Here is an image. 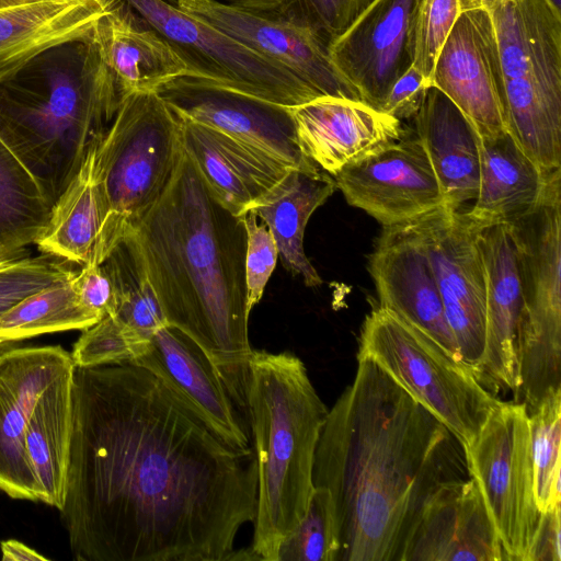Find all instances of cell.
Here are the masks:
<instances>
[{
  "mask_svg": "<svg viewBox=\"0 0 561 561\" xmlns=\"http://www.w3.org/2000/svg\"><path fill=\"white\" fill-rule=\"evenodd\" d=\"M254 453L222 443L134 364L76 367L60 516L78 561H226L253 523Z\"/></svg>",
  "mask_w": 561,
  "mask_h": 561,
  "instance_id": "cell-1",
  "label": "cell"
},
{
  "mask_svg": "<svg viewBox=\"0 0 561 561\" xmlns=\"http://www.w3.org/2000/svg\"><path fill=\"white\" fill-rule=\"evenodd\" d=\"M470 478L456 436L375 359L329 410L313 465L334 513L335 561H402L433 493Z\"/></svg>",
  "mask_w": 561,
  "mask_h": 561,
  "instance_id": "cell-2",
  "label": "cell"
},
{
  "mask_svg": "<svg viewBox=\"0 0 561 561\" xmlns=\"http://www.w3.org/2000/svg\"><path fill=\"white\" fill-rule=\"evenodd\" d=\"M129 230L167 323L206 353L247 417L254 350L242 217L216 198L183 149L162 194Z\"/></svg>",
  "mask_w": 561,
  "mask_h": 561,
  "instance_id": "cell-3",
  "label": "cell"
},
{
  "mask_svg": "<svg viewBox=\"0 0 561 561\" xmlns=\"http://www.w3.org/2000/svg\"><path fill=\"white\" fill-rule=\"evenodd\" d=\"M121 101L92 31L0 77V140L53 207L103 138Z\"/></svg>",
  "mask_w": 561,
  "mask_h": 561,
  "instance_id": "cell-4",
  "label": "cell"
},
{
  "mask_svg": "<svg viewBox=\"0 0 561 561\" xmlns=\"http://www.w3.org/2000/svg\"><path fill=\"white\" fill-rule=\"evenodd\" d=\"M328 412L299 357L253 351L247 419L257 468L251 546L256 560L277 561L280 545L307 513Z\"/></svg>",
  "mask_w": 561,
  "mask_h": 561,
  "instance_id": "cell-5",
  "label": "cell"
},
{
  "mask_svg": "<svg viewBox=\"0 0 561 561\" xmlns=\"http://www.w3.org/2000/svg\"><path fill=\"white\" fill-rule=\"evenodd\" d=\"M503 72L505 125L546 173L561 169V10L500 0L491 10Z\"/></svg>",
  "mask_w": 561,
  "mask_h": 561,
  "instance_id": "cell-6",
  "label": "cell"
},
{
  "mask_svg": "<svg viewBox=\"0 0 561 561\" xmlns=\"http://www.w3.org/2000/svg\"><path fill=\"white\" fill-rule=\"evenodd\" d=\"M182 152L181 119L156 91L122 99L95 151L103 224L94 263L101 264L159 198Z\"/></svg>",
  "mask_w": 561,
  "mask_h": 561,
  "instance_id": "cell-7",
  "label": "cell"
},
{
  "mask_svg": "<svg viewBox=\"0 0 561 561\" xmlns=\"http://www.w3.org/2000/svg\"><path fill=\"white\" fill-rule=\"evenodd\" d=\"M507 225L523 297L515 402L529 414L547 394L561 389V169L548 174L537 205Z\"/></svg>",
  "mask_w": 561,
  "mask_h": 561,
  "instance_id": "cell-8",
  "label": "cell"
},
{
  "mask_svg": "<svg viewBox=\"0 0 561 561\" xmlns=\"http://www.w3.org/2000/svg\"><path fill=\"white\" fill-rule=\"evenodd\" d=\"M357 355L375 359L463 447L501 402L465 364L382 307L365 318Z\"/></svg>",
  "mask_w": 561,
  "mask_h": 561,
  "instance_id": "cell-9",
  "label": "cell"
},
{
  "mask_svg": "<svg viewBox=\"0 0 561 561\" xmlns=\"http://www.w3.org/2000/svg\"><path fill=\"white\" fill-rule=\"evenodd\" d=\"M463 448L506 560L526 561L541 513L525 405L501 401Z\"/></svg>",
  "mask_w": 561,
  "mask_h": 561,
  "instance_id": "cell-10",
  "label": "cell"
},
{
  "mask_svg": "<svg viewBox=\"0 0 561 561\" xmlns=\"http://www.w3.org/2000/svg\"><path fill=\"white\" fill-rule=\"evenodd\" d=\"M157 31L186 62L190 75L285 105L321 98L282 65L168 0H123Z\"/></svg>",
  "mask_w": 561,
  "mask_h": 561,
  "instance_id": "cell-11",
  "label": "cell"
},
{
  "mask_svg": "<svg viewBox=\"0 0 561 561\" xmlns=\"http://www.w3.org/2000/svg\"><path fill=\"white\" fill-rule=\"evenodd\" d=\"M425 243L460 360L479 380L485 351L486 284L478 228L444 206L414 220Z\"/></svg>",
  "mask_w": 561,
  "mask_h": 561,
  "instance_id": "cell-12",
  "label": "cell"
},
{
  "mask_svg": "<svg viewBox=\"0 0 561 561\" xmlns=\"http://www.w3.org/2000/svg\"><path fill=\"white\" fill-rule=\"evenodd\" d=\"M156 92L180 117L254 146L295 169H320L299 149L289 106L193 75L176 77Z\"/></svg>",
  "mask_w": 561,
  "mask_h": 561,
  "instance_id": "cell-13",
  "label": "cell"
},
{
  "mask_svg": "<svg viewBox=\"0 0 561 561\" xmlns=\"http://www.w3.org/2000/svg\"><path fill=\"white\" fill-rule=\"evenodd\" d=\"M184 12L222 31L304 81L320 96L362 101L331 61L329 43L310 26L276 13L217 0H175Z\"/></svg>",
  "mask_w": 561,
  "mask_h": 561,
  "instance_id": "cell-14",
  "label": "cell"
},
{
  "mask_svg": "<svg viewBox=\"0 0 561 561\" xmlns=\"http://www.w3.org/2000/svg\"><path fill=\"white\" fill-rule=\"evenodd\" d=\"M347 203L383 227L414 221L444 206L427 153L416 137L380 146L332 176Z\"/></svg>",
  "mask_w": 561,
  "mask_h": 561,
  "instance_id": "cell-15",
  "label": "cell"
},
{
  "mask_svg": "<svg viewBox=\"0 0 561 561\" xmlns=\"http://www.w3.org/2000/svg\"><path fill=\"white\" fill-rule=\"evenodd\" d=\"M420 3L373 0L329 45L334 67L363 102L378 111L393 83L413 65Z\"/></svg>",
  "mask_w": 561,
  "mask_h": 561,
  "instance_id": "cell-16",
  "label": "cell"
},
{
  "mask_svg": "<svg viewBox=\"0 0 561 561\" xmlns=\"http://www.w3.org/2000/svg\"><path fill=\"white\" fill-rule=\"evenodd\" d=\"M432 85L448 96L480 136L506 129L505 91L490 11H461L436 58Z\"/></svg>",
  "mask_w": 561,
  "mask_h": 561,
  "instance_id": "cell-17",
  "label": "cell"
},
{
  "mask_svg": "<svg viewBox=\"0 0 561 561\" xmlns=\"http://www.w3.org/2000/svg\"><path fill=\"white\" fill-rule=\"evenodd\" d=\"M369 272L378 291L379 307L460 360L432 263L414 221L383 227L370 255Z\"/></svg>",
  "mask_w": 561,
  "mask_h": 561,
  "instance_id": "cell-18",
  "label": "cell"
},
{
  "mask_svg": "<svg viewBox=\"0 0 561 561\" xmlns=\"http://www.w3.org/2000/svg\"><path fill=\"white\" fill-rule=\"evenodd\" d=\"M75 367L60 345L18 346L0 355V490L12 499L38 501L26 425L43 393Z\"/></svg>",
  "mask_w": 561,
  "mask_h": 561,
  "instance_id": "cell-19",
  "label": "cell"
},
{
  "mask_svg": "<svg viewBox=\"0 0 561 561\" xmlns=\"http://www.w3.org/2000/svg\"><path fill=\"white\" fill-rule=\"evenodd\" d=\"M158 377L227 446L252 453L249 425L206 353L172 325L159 329L134 363Z\"/></svg>",
  "mask_w": 561,
  "mask_h": 561,
  "instance_id": "cell-20",
  "label": "cell"
},
{
  "mask_svg": "<svg viewBox=\"0 0 561 561\" xmlns=\"http://www.w3.org/2000/svg\"><path fill=\"white\" fill-rule=\"evenodd\" d=\"M402 561H507L476 481L439 486L426 502Z\"/></svg>",
  "mask_w": 561,
  "mask_h": 561,
  "instance_id": "cell-21",
  "label": "cell"
},
{
  "mask_svg": "<svg viewBox=\"0 0 561 561\" xmlns=\"http://www.w3.org/2000/svg\"><path fill=\"white\" fill-rule=\"evenodd\" d=\"M486 284L485 351L479 381L496 397L518 391L517 329L523 305L517 250L508 225L477 230Z\"/></svg>",
  "mask_w": 561,
  "mask_h": 561,
  "instance_id": "cell-22",
  "label": "cell"
},
{
  "mask_svg": "<svg viewBox=\"0 0 561 561\" xmlns=\"http://www.w3.org/2000/svg\"><path fill=\"white\" fill-rule=\"evenodd\" d=\"M290 110L300 151L331 176L405 134L401 121L362 101L321 96Z\"/></svg>",
  "mask_w": 561,
  "mask_h": 561,
  "instance_id": "cell-23",
  "label": "cell"
},
{
  "mask_svg": "<svg viewBox=\"0 0 561 561\" xmlns=\"http://www.w3.org/2000/svg\"><path fill=\"white\" fill-rule=\"evenodd\" d=\"M180 119L183 149L216 198L236 216L251 209L295 169L221 131Z\"/></svg>",
  "mask_w": 561,
  "mask_h": 561,
  "instance_id": "cell-24",
  "label": "cell"
},
{
  "mask_svg": "<svg viewBox=\"0 0 561 561\" xmlns=\"http://www.w3.org/2000/svg\"><path fill=\"white\" fill-rule=\"evenodd\" d=\"M416 137L422 142L439 182L444 207L463 211L479 190L480 136L459 107L431 85L415 114Z\"/></svg>",
  "mask_w": 561,
  "mask_h": 561,
  "instance_id": "cell-25",
  "label": "cell"
},
{
  "mask_svg": "<svg viewBox=\"0 0 561 561\" xmlns=\"http://www.w3.org/2000/svg\"><path fill=\"white\" fill-rule=\"evenodd\" d=\"M93 36L122 99L156 91L163 83L190 75L186 62L157 31L140 26L129 7L116 0L93 27Z\"/></svg>",
  "mask_w": 561,
  "mask_h": 561,
  "instance_id": "cell-26",
  "label": "cell"
},
{
  "mask_svg": "<svg viewBox=\"0 0 561 561\" xmlns=\"http://www.w3.org/2000/svg\"><path fill=\"white\" fill-rule=\"evenodd\" d=\"M549 173L524 152L507 129L480 136L479 190L463 213L477 228L511 224L537 205Z\"/></svg>",
  "mask_w": 561,
  "mask_h": 561,
  "instance_id": "cell-27",
  "label": "cell"
},
{
  "mask_svg": "<svg viewBox=\"0 0 561 561\" xmlns=\"http://www.w3.org/2000/svg\"><path fill=\"white\" fill-rule=\"evenodd\" d=\"M116 0H38L0 9V77L42 51L88 37Z\"/></svg>",
  "mask_w": 561,
  "mask_h": 561,
  "instance_id": "cell-28",
  "label": "cell"
},
{
  "mask_svg": "<svg viewBox=\"0 0 561 561\" xmlns=\"http://www.w3.org/2000/svg\"><path fill=\"white\" fill-rule=\"evenodd\" d=\"M335 190L334 179L320 169H293L251 208L273 233L283 266L308 287L320 286L322 279L305 253V229Z\"/></svg>",
  "mask_w": 561,
  "mask_h": 561,
  "instance_id": "cell-29",
  "label": "cell"
},
{
  "mask_svg": "<svg viewBox=\"0 0 561 561\" xmlns=\"http://www.w3.org/2000/svg\"><path fill=\"white\" fill-rule=\"evenodd\" d=\"M76 368V367H75ZM75 369L64 374L38 399L27 422L24 447L38 501L64 507L72 435Z\"/></svg>",
  "mask_w": 561,
  "mask_h": 561,
  "instance_id": "cell-30",
  "label": "cell"
},
{
  "mask_svg": "<svg viewBox=\"0 0 561 561\" xmlns=\"http://www.w3.org/2000/svg\"><path fill=\"white\" fill-rule=\"evenodd\" d=\"M98 145L90 149L77 175L53 205L48 221L35 241L43 254L82 265L94 263L103 224L94 176Z\"/></svg>",
  "mask_w": 561,
  "mask_h": 561,
  "instance_id": "cell-31",
  "label": "cell"
},
{
  "mask_svg": "<svg viewBox=\"0 0 561 561\" xmlns=\"http://www.w3.org/2000/svg\"><path fill=\"white\" fill-rule=\"evenodd\" d=\"M101 264L113 289L108 316L140 342L149 344L156 332L168 323L129 229Z\"/></svg>",
  "mask_w": 561,
  "mask_h": 561,
  "instance_id": "cell-32",
  "label": "cell"
},
{
  "mask_svg": "<svg viewBox=\"0 0 561 561\" xmlns=\"http://www.w3.org/2000/svg\"><path fill=\"white\" fill-rule=\"evenodd\" d=\"M50 209L37 181L0 140V261L26 253L44 230Z\"/></svg>",
  "mask_w": 561,
  "mask_h": 561,
  "instance_id": "cell-33",
  "label": "cell"
},
{
  "mask_svg": "<svg viewBox=\"0 0 561 561\" xmlns=\"http://www.w3.org/2000/svg\"><path fill=\"white\" fill-rule=\"evenodd\" d=\"M76 274V273H75ZM71 275L15 304L0 316V337L22 341L67 330H84L101 319L84 308Z\"/></svg>",
  "mask_w": 561,
  "mask_h": 561,
  "instance_id": "cell-34",
  "label": "cell"
},
{
  "mask_svg": "<svg viewBox=\"0 0 561 561\" xmlns=\"http://www.w3.org/2000/svg\"><path fill=\"white\" fill-rule=\"evenodd\" d=\"M536 504L540 513L560 506L561 389L528 414Z\"/></svg>",
  "mask_w": 561,
  "mask_h": 561,
  "instance_id": "cell-35",
  "label": "cell"
},
{
  "mask_svg": "<svg viewBox=\"0 0 561 561\" xmlns=\"http://www.w3.org/2000/svg\"><path fill=\"white\" fill-rule=\"evenodd\" d=\"M336 551L331 495L314 485L307 513L280 545L277 561H335Z\"/></svg>",
  "mask_w": 561,
  "mask_h": 561,
  "instance_id": "cell-36",
  "label": "cell"
},
{
  "mask_svg": "<svg viewBox=\"0 0 561 561\" xmlns=\"http://www.w3.org/2000/svg\"><path fill=\"white\" fill-rule=\"evenodd\" d=\"M148 345L106 314L95 324L82 330L73 345L71 357L76 367L131 364L146 352Z\"/></svg>",
  "mask_w": 561,
  "mask_h": 561,
  "instance_id": "cell-37",
  "label": "cell"
},
{
  "mask_svg": "<svg viewBox=\"0 0 561 561\" xmlns=\"http://www.w3.org/2000/svg\"><path fill=\"white\" fill-rule=\"evenodd\" d=\"M68 261L43 254L32 257L27 253L0 261V316L25 297L76 272Z\"/></svg>",
  "mask_w": 561,
  "mask_h": 561,
  "instance_id": "cell-38",
  "label": "cell"
},
{
  "mask_svg": "<svg viewBox=\"0 0 561 561\" xmlns=\"http://www.w3.org/2000/svg\"><path fill=\"white\" fill-rule=\"evenodd\" d=\"M460 12L459 0H421L415 21L413 67L430 85L436 58Z\"/></svg>",
  "mask_w": 561,
  "mask_h": 561,
  "instance_id": "cell-39",
  "label": "cell"
},
{
  "mask_svg": "<svg viewBox=\"0 0 561 561\" xmlns=\"http://www.w3.org/2000/svg\"><path fill=\"white\" fill-rule=\"evenodd\" d=\"M373 0H285L276 14L301 22L330 45L343 34Z\"/></svg>",
  "mask_w": 561,
  "mask_h": 561,
  "instance_id": "cell-40",
  "label": "cell"
},
{
  "mask_svg": "<svg viewBox=\"0 0 561 561\" xmlns=\"http://www.w3.org/2000/svg\"><path fill=\"white\" fill-rule=\"evenodd\" d=\"M241 217L247 236L244 259L247 297L248 306L252 310L263 296L279 253L273 233L253 209H249Z\"/></svg>",
  "mask_w": 561,
  "mask_h": 561,
  "instance_id": "cell-41",
  "label": "cell"
},
{
  "mask_svg": "<svg viewBox=\"0 0 561 561\" xmlns=\"http://www.w3.org/2000/svg\"><path fill=\"white\" fill-rule=\"evenodd\" d=\"M72 285L81 305L100 319L113 307L111 279L102 264H84L72 277Z\"/></svg>",
  "mask_w": 561,
  "mask_h": 561,
  "instance_id": "cell-42",
  "label": "cell"
},
{
  "mask_svg": "<svg viewBox=\"0 0 561 561\" xmlns=\"http://www.w3.org/2000/svg\"><path fill=\"white\" fill-rule=\"evenodd\" d=\"M431 85L413 65L393 83L381 112L399 119L413 118Z\"/></svg>",
  "mask_w": 561,
  "mask_h": 561,
  "instance_id": "cell-43",
  "label": "cell"
},
{
  "mask_svg": "<svg viewBox=\"0 0 561 561\" xmlns=\"http://www.w3.org/2000/svg\"><path fill=\"white\" fill-rule=\"evenodd\" d=\"M560 511L561 507L558 506L550 512L540 514L538 527L526 561H561Z\"/></svg>",
  "mask_w": 561,
  "mask_h": 561,
  "instance_id": "cell-44",
  "label": "cell"
},
{
  "mask_svg": "<svg viewBox=\"0 0 561 561\" xmlns=\"http://www.w3.org/2000/svg\"><path fill=\"white\" fill-rule=\"evenodd\" d=\"M3 561H47L45 556L30 548L15 539H8L0 542Z\"/></svg>",
  "mask_w": 561,
  "mask_h": 561,
  "instance_id": "cell-45",
  "label": "cell"
},
{
  "mask_svg": "<svg viewBox=\"0 0 561 561\" xmlns=\"http://www.w3.org/2000/svg\"><path fill=\"white\" fill-rule=\"evenodd\" d=\"M231 4L265 13H278L285 0H228Z\"/></svg>",
  "mask_w": 561,
  "mask_h": 561,
  "instance_id": "cell-46",
  "label": "cell"
},
{
  "mask_svg": "<svg viewBox=\"0 0 561 561\" xmlns=\"http://www.w3.org/2000/svg\"><path fill=\"white\" fill-rule=\"evenodd\" d=\"M500 0H459L460 11L483 9L490 11Z\"/></svg>",
  "mask_w": 561,
  "mask_h": 561,
  "instance_id": "cell-47",
  "label": "cell"
},
{
  "mask_svg": "<svg viewBox=\"0 0 561 561\" xmlns=\"http://www.w3.org/2000/svg\"><path fill=\"white\" fill-rule=\"evenodd\" d=\"M20 345V341H13V340H7L3 337H0V355L4 352L15 348Z\"/></svg>",
  "mask_w": 561,
  "mask_h": 561,
  "instance_id": "cell-48",
  "label": "cell"
},
{
  "mask_svg": "<svg viewBox=\"0 0 561 561\" xmlns=\"http://www.w3.org/2000/svg\"><path fill=\"white\" fill-rule=\"evenodd\" d=\"M33 1H38V0H0V9L20 5V4H24V3H28V2H33Z\"/></svg>",
  "mask_w": 561,
  "mask_h": 561,
  "instance_id": "cell-49",
  "label": "cell"
},
{
  "mask_svg": "<svg viewBox=\"0 0 561 561\" xmlns=\"http://www.w3.org/2000/svg\"><path fill=\"white\" fill-rule=\"evenodd\" d=\"M557 9L561 10V0H549Z\"/></svg>",
  "mask_w": 561,
  "mask_h": 561,
  "instance_id": "cell-50",
  "label": "cell"
}]
</instances>
